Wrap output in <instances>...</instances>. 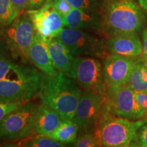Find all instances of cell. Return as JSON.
I'll return each mask as SVG.
<instances>
[{"label": "cell", "instance_id": "2e32d148", "mask_svg": "<svg viewBox=\"0 0 147 147\" xmlns=\"http://www.w3.org/2000/svg\"><path fill=\"white\" fill-rule=\"evenodd\" d=\"M47 42L49 53L55 67L59 72L69 76L75 57L58 37L47 39Z\"/></svg>", "mask_w": 147, "mask_h": 147}, {"label": "cell", "instance_id": "ffe728a7", "mask_svg": "<svg viewBox=\"0 0 147 147\" xmlns=\"http://www.w3.org/2000/svg\"><path fill=\"white\" fill-rule=\"evenodd\" d=\"M14 146L25 147H61L65 145L45 136L38 135L29 136L27 138L18 141Z\"/></svg>", "mask_w": 147, "mask_h": 147}, {"label": "cell", "instance_id": "d6986e66", "mask_svg": "<svg viewBox=\"0 0 147 147\" xmlns=\"http://www.w3.org/2000/svg\"><path fill=\"white\" fill-rule=\"evenodd\" d=\"M127 84L136 93H147V65L143 59L135 65Z\"/></svg>", "mask_w": 147, "mask_h": 147}, {"label": "cell", "instance_id": "6da1fadb", "mask_svg": "<svg viewBox=\"0 0 147 147\" xmlns=\"http://www.w3.org/2000/svg\"><path fill=\"white\" fill-rule=\"evenodd\" d=\"M42 72L13 56L0 39V102H27L38 94Z\"/></svg>", "mask_w": 147, "mask_h": 147}, {"label": "cell", "instance_id": "4316f807", "mask_svg": "<svg viewBox=\"0 0 147 147\" xmlns=\"http://www.w3.org/2000/svg\"><path fill=\"white\" fill-rule=\"evenodd\" d=\"M138 102L143 108L146 113V118L147 119V93H136V92Z\"/></svg>", "mask_w": 147, "mask_h": 147}, {"label": "cell", "instance_id": "ac0fdd59", "mask_svg": "<svg viewBox=\"0 0 147 147\" xmlns=\"http://www.w3.org/2000/svg\"><path fill=\"white\" fill-rule=\"evenodd\" d=\"M78 135V127L73 120H63L58 127L47 136L63 144H72Z\"/></svg>", "mask_w": 147, "mask_h": 147}, {"label": "cell", "instance_id": "4fadbf2b", "mask_svg": "<svg viewBox=\"0 0 147 147\" xmlns=\"http://www.w3.org/2000/svg\"><path fill=\"white\" fill-rule=\"evenodd\" d=\"M63 18L65 27L81 29L106 38L101 11L73 8Z\"/></svg>", "mask_w": 147, "mask_h": 147}, {"label": "cell", "instance_id": "ba28073f", "mask_svg": "<svg viewBox=\"0 0 147 147\" xmlns=\"http://www.w3.org/2000/svg\"><path fill=\"white\" fill-rule=\"evenodd\" d=\"M74 79L80 88L107 97L102 62L89 57H75L69 76Z\"/></svg>", "mask_w": 147, "mask_h": 147}, {"label": "cell", "instance_id": "83f0119b", "mask_svg": "<svg viewBox=\"0 0 147 147\" xmlns=\"http://www.w3.org/2000/svg\"><path fill=\"white\" fill-rule=\"evenodd\" d=\"M142 59L143 62L147 65V28L142 32Z\"/></svg>", "mask_w": 147, "mask_h": 147}, {"label": "cell", "instance_id": "8fae6325", "mask_svg": "<svg viewBox=\"0 0 147 147\" xmlns=\"http://www.w3.org/2000/svg\"><path fill=\"white\" fill-rule=\"evenodd\" d=\"M26 12L32 19L36 32L46 39L57 37L65 27L63 16L49 1H46L39 9Z\"/></svg>", "mask_w": 147, "mask_h": 147}, {"label": "cell", "instance_id": "3957f363", "mask_svg": "<svg viewBox=\"0 0 147 147\" xmlns=\"http://www.w3.org/2000/svg\"><path fill=\"white\" fill-rule=\"evenodd\" d=\"M101 12L106 38L138 33L146 24V13L134 0H104Z\"/></svg>", "mask_w": 147, "mask_h": 147}, {"label": "cell", "instance_id": "cb8c5ba5", "mask_svg": "<svg viewBox=\"0 0 147 147\" xmlns=\"http://www.w3.org/2000/svg\"><path fill=\"white\" fill-rule=\"evenodd\" d=\"M25 102H0V121L9 114L21 106Z\"/></svg>", "mask_w": 147, "mask_h": 147}, {"label": "cell", "instance_id": "8992f818", "mask_svg": "<svg viewBox=\"0 0 147 147\" xmlns=\"http://www.w3.org/2000/svg\"><path fill=\"white\" fill-rule=\"evenodd\" d=\"M38 106L29 100L5 117L0 121V140L19 141L36 134Z\"/></svg>", "mask_w": 147, "mask_h": 147}, {"label": "cell", "instance_id": "7402d4cb", "mask_svg": "<svg viewBox=\"0 0 147 147\" xmlns=\"http://www.w3.org/2000/svg\"><path fill=\"white\" fill-rule=\"evenodd\" d=\"M71 146L76 147H95L102 146V144L97 131L95 130L78 134L76 140L72 143Z\"/></svg>", "mask_w": 147, "mask_h": 147}, {"label": "cell", "instance_id": "7c38bea8", "mask_svg": "<svg viewBox=\"0 0 147 147\" xmlns=\"http://www.w3.org/2000/svg\"><path fill=\"white\" fill-rule=\"evenodd\" d=\"M109 112L117 117L136 121L146 118V113L138 102L136 92L128 84L108 97Z\"/></svg>", "mask_w": 147, "mask_h": 147}, {"label": "cell", "instance_id": "5bb4252c", "mask_svg": "<svg viewBox=\"0 0 147 147\" xmlns=\"http://www.w3.org/2000/svg\"><path fill=\"white\" fill-rule=\"evenodd\" d=\"M106 47L109 55L128 57H142V41L137 33H125L107 38Z\"/></svg>", "mask_w": 147, "mask_h": 147}, {"label": "cell", "instance_id": "7a4b0ae2", "mask_svg": "<svg viewBox=\"0 0 147 147\" xmlns=\"http://www.w3.org/2000/svg\"><path fill=\"white\" fill-rule=\"evenodd\" d=\"M82 91L76 80L65 74L49 76L42 72L38 95L42 104L56 110L63 120H73Z\"/></svg>", "mask_w": 147, "mask_h": 147}, {"label": "cell", "instance_id": "f546056e", "mask_svg": "<svg viewBox=\"0 0 147 147\" xmlns=\"http://www.w3.org/2000/svg\"><path fill=\"white\" fill-rule=\"evenodd\" d=\"M47 1V0H29L27 10H36L39 9Z\"/></svg>", "mask_w": 147, "mask_h": 147}, {"label": "cell", "instance_id": "603a6c76", "mask_svg": "<svg viewBox=\"0 0 147 147\" xmlns=\"http://www.w3.org/2000/svg\"><path fill=\"white\" fill-rule=\"evenodd\" d=\"M74 8L101 11L104 0H65Z\"/></svg>", "mask_w": 147, "mask_h": 147}, {"label": "cell", "instance_id": "277c9868", "mask_svg": "<svg viewBox=\"0 0 147 147\" xmlns=\"http://www.w3.org/2000/svg\"><path fill=\"white\" fill-rule=\"evenodd\" d=\"M146 118L132 121L106 114L97 131L102 146H137L138 131L144 123Z\"/></svg>", "mask_w": 147, "mask_h": 147}, {"label": "cell", "instance_id": "f1b7e54d", "mask_svg": "<svg viewBox=\"0 0 147 147\" xmlns=\"http://www.w3.org/2000/svg\"><path fill=\"white\" fill-rule=\"evenodd\" d=\"M11 1L19 13H21L25 9H27L29 3V0H11Z\"/></svg>", "mask_w": 147, "mask_h": 147}, {"label": "cell", "instance_id": "44dd1931", "mask_svg": "<svg viewBox=\"0 0 147 147\" xmlns=\"http://www.w3.org/2000/svg\"><path fill=\"white\" fill-rule=\"evenodd\" d=\"M19 14L11 0H0V25L8 26Z\"/></svg>", "mask_w": 147, "mask_h": 147}, {"label": "cell", "instance_id": "4dcf8cb0", "mask_svg": "<svg viewBox=\"0 0 147 147\" xmlns=\"http://www.w3.org/2000/svg\"><path fill=\"white\" fill-rule=\"evenodd\" d=\"M147 14V0H134Z\"/></svg>", "mask_w": 147, "mask_h": 147}, {"label": "cell", "instance_id": "9a60e30c", "mask_svg": "<svg viewBox=\"0 0 147 147\" xmlns=\"http://www.w3.org/2000/svg\"><path fill=\"white\" fill-rule=\"evenodd\" d=\"M28 58L38 70L45 74L55 76L59 73L51 60L47 39L37 32L29 47Z\"/></svg>", "mask_w": 147, "mask_h": 147}, {"label": "cell", "instance_id": "5b68a950", "mask_svg": "<svg viewBox=\"0 0 147 147\" xmlns=\"http://www.w3.org/2000/svg\"><path fill=\"white\" fill-rule=\"evenodd\" d=\"M57 37L68 48L74 57H89L104 59L109 55L104 36L81 30L64 27Z\"/></svg>", "mask_w": 147, "mask_h": 147}, {"label": "cell", "instance_id": "e0dca14e", "mask_svg": "<svg viewBox=\"0 0 147 147\" xmlns=\"http://www.w3.org/2000/svg\"><path fill=\"white\" fill-rule=\"evenodd\" d=\"M63 121L61 116L56 110L41 104L38 106L36 114V134L47 136L54 131Z\"/></svg>", "mask_w": 147, "mask_h": 147}, {"label": "cell", "instance_id": "d4e9b609", "mask_svg": "<svg viewBox=\"0 0 147 147\" xmlns=\"http://www.w3.org/2000/svg\"><path fill=\"white\" fill-rule=\"evenodd\" d=\"M54 5L58 12L62 16H65L69 13L73 8L65 0H47Z\"/></svg>", "mask_w": 147, "mask_h": 147}, {"label": "cell", "instance_id": "52a82bcc", "mask_svg": "<svg viewBox=\"0 0 147 147\" xmlns=\"http://www.w3.org/2000/svg\"><path fill=\"white\" fill-rule=\"evenodd\" d=\"M108 113L109 102L107 97L82 90L73 118L78 127V134L97 130Z\"/></svg>", "mask_w": 147, "mask_h": 147}, {"label": "cell", "instance_id": "484cf974", "mask_svg": "<svg viewBox=\"0 0 147 147\" xmlns=\"http://www.w3.org/2000/svg\"><path fill=\"white\" fill-rule=\"evenodd\" d=\"M137 146L147 147V119L138 131Z\"/></svg>", "mask_w": 147, "mask_h": 147}, {"label": "cell", "instance_id": "9c48e42d", "mask_svg": "<svg viewBox=\"0 0 147 147\" xmlns=\"http://www.w3.org/2000/svg\"><path fill=\"white\" fill-rule=\"evenodd\" d=\"M142 57L133 58L109 55L102 60L103 76L107 97H112L128 84L133 69Z\"/></svg>", "mask_w": 147, "mask_h": 147}, {"label": "cell", "instance_id": "30bf717a", "mask_svg": "<svg viewBox=\"0 0 147 147\" xmlns=\"http://www.w3.org/2000/svg\"><path fill=\"white\" fill-rule=\"evenodd\" d=\"M36 33L34 24L27 12L18 15L9 25L4 40L14 57L29 63L28 51Z\"/></svg>", "mask_w": 147, "mask_h": 147}]
</instances>
